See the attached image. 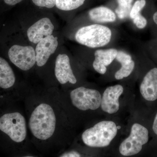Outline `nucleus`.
<instances>
[{
  "label": "nucleus",
  "instance_id": "f257e3e1",
  "mask_svg": "<svg viewBox=\"0 0 157 157\" xmlns=\"http://www.w3.org/2000/svg\"><path fill=\"white\" fill-rule=\"evenodd\" d=\"M29 135L37 154L55 157L68 143L67 114L59 90H29L23 101Z\"/></svg>",
  "mask_w": 157,
  "mask_h": 157
},
{
  "label": "nucleus",
  "instance_id": "f03ea898",
  "mask_svg": "<svg viewBox=\"0 0 157 157\" xmlns=\"http://www.w3.org/2000/svg\"><path fill=\"white\" fill-rule=\"evenodd\" d=\"M117 126L112 121L100 122L82 132L81 140L86 146L101 148L109 146L117 133Z\"/></svg>",
  "mask_w": 157,
  "mask_h": 157
},
{
  "label": "nucleus",
  "instance_id": "7ed1b4c3",
  "mask_svg": "<svg viewBox=\"0 0 157 157\" xmlns=\"http://www.w3.org/2000/svg\"><path fill=\"white\" fill-rule=\"evenodd\" d=\"M112 37V31L108 27L95 24L78 29L75 34V39L79 44L94 48L108 45Z\"/></svg>",
  "mask_w": 157,
  "mask_h": 157
},
{
  "label": "nucleus",
  "instance_id": "20e7f679",
  "mask_svg": "<svg viewBox=\"0 0 157 157\" xmlns=\"http://www.w3.org/2000/svg\"><path fill=\"white\" fill-rule=\"evenodd\" d=\"M69 99L73 107L82 112L96 110L101 105L100 93L97 90L84 86L72 90L69 94Z\"/></svg>",
  "mask_w": 157,
  "mask_h": 157
},
{
  "label": "nucleus",
  "instance_id": "39448f33",
  "mask_svg": "<svg viewBox=\"0 0 157 157\" xmlns=\"http://www.w3.org/2000/svg\"><path fill=\"white\" fill-rule=\"evenodd\" d=\"M149 140L148 130L138 123L132 126L129 137L122 142L119 147V151L122 155L130 157L139 153L143 146Z\"/></svg>",
  "mask_w": 157,
  "mask_h": 157
},
{
  "label": "nucleus",
  "instance_id": "423d86ee",
  "mask_svg": "<svg viewBox=\"0 0 157 157\" xmlns=\"http://www.w3.org/2000/svg\"><path fill=\"white\" fill-rule=\"evenodd\" d=\"M8 55L11 63L22 71L31 70L36 63V51L31 46L14 45L9 48Z\"/></svg>",
  "mask_w": 157,
  "mask_h": 157
},
{
  "label": "nucleus",
  "instance_id": "0eeeda50",
  "mask_svg": "<svg viewBox=\"0 0 157 157\" xmlns=\"http://www.w3.org/2000/svg\"><path fill=\"white\" fill-rule=\"evenodd\" d=\"M54 75L57 81L61 85L67 83L75 84L77 78L70 64V59L66 54H60L57 56L54 68Z\"/></svg>",
  "mask_w": 157,
  "mask_h": 157
},
{
  "label": "nucleus",
  "instance_id": "6e6552de",
  "mask_svg": "<svg viewBox=\"0 0 157 157\" xmlns=\"http://www.w3.org/2000/svg\"><path fill=\"white\" fill-rule=\"evenodd\" d=\"M123 92L124 88L121 85H116L106 88L101 98L102 110L109 114L117 112L120 108L119 99Z\"/></svg>",
  "mask_w": 157,
  "mask_h": 157
},
{
  "label": "nucleus",
  "instance_id": "1a4fd4ad",
  "mask_svg": "<svg viewBox=\"0 0 157 157\" xmlns=\"http://www.w3.org/2000/svg\"><path fill=\"white\" fill-rule=\"evenodd\" d=\"M58 46V38L53 35L48 36L39 41L35 49L37 66L42 67L45 65L51 56L55 52Z\"/></svg>",
  "mask_w": 157,
  "mask_h": 157
},
{
  "label": "nucleus",
  "instance_id": "9d476101",
  "mask_svg": "<svg viewBox=\"0 0 157 157\" xmlns=\"http://www.w3.org/2000/svg\"><path fill=\"white\" fill-rule=\"evenodd\" d=\"M54 27L50 18L44 17L31 25L27 32L30 42L37 44L42 39L52 35Z\"/></svg>",
  "mask_w": 157,
  "mask_h": 157
},
{
  "label": "nucleus",
  "instance_id": "9b49d317",
  "mask_svg": "<svg viewBox=\"0 0 157 157\" xmlns=\"http://www.w3.org/2000/svg\"><path fill=\"white\" fill-rule=\"evenodd\" d=\"M140 91L142 97L148 101L157 99V67L150 69L140 83Z\"/></svg>",
  "mask_w": 157,
  "mask_h": 157
},
{
  "label": "nucleus",
  "instance_id": "f8f14e48",
  "mask_svg": "<svg viewBox=\"0 0 157 157\" xmlns=\"http://www.w3.org/2000/svg\"><path fill=\"white\" fill-rule=\"evenodd\" d=\"M118 50L114 48L108 49H98L95 52V59L93 67L96 72L104 74L107 71V67L112 63L115 59Z\"/></svg>",
  "mask_w": 157,
  "mask_h": 157
},
{
  "label": "nucleus",
  "instance_id": "ddd939ff",
  "mask_svg": "<svg viewBox=\"0 0 157 157\" xmlns=\"http://www.w3.org/2000/svg\"><path fill=\"white\" fill-rule=\"evenodd\" d=\"M87 15L90 20L95 23H112L116 21V14L112 9L106 6L95 7L87 11Z\"/></svg>",
  "mask_w": 157,
  "mask_h": 157
},
{
  "label": "nucleus",
  "instance_id": "4468645a",
  "mask_svg": "<svg viewBox=\"0 0 157 157\" xmlns=\"http://www.w3.org/2000/svg\"><path fill=\"white\" fill-rule=\"evenodd\" d=\"M16 81L13 69L5 59L0 57V88L9 89L14 86Z\"/></svg>",
  "mask_w": 157,
  "mask_h": 157
},
{
  "label": "nucleus",
  "instance_id": "2eb2a0df",
  "mask_svg": "<svg viewBox=\"0 0 157 157\" xmlns=\"http://www.w3.org/2000/svg\"><path fill=\"white\" fill-rule=\"evenodd\" d=\"M90 0H56V8L63 12H72L80 9Z\"/></svg>",
  "mask_w": 157,
  "mask_h": 157
},
{
  "label": "nucleus",
  "instance_id": "dca6fc26",
  "mask_svg": "<svg viewBox=\"0 0 157 157\" xmlns=\"http://www.w3.org/2000/svg\"><path fill=\"white\" fill-rule=\"evenodd\" d=\"M116 6L114 13L119 19L123 20L130 17V12L134 3V0H115Z\"/></svg>",
  "mask_w": 157,
  "mask_h": 157
},
{
  "label": "nucleus",
  "instance_id": "f3484780",
  "mask_svg": "<svg viewBox=\"0 0 157 157\" xmlns=\"http://www.w3.org/2000/svg\"><path fill=\"white\" fill-rule=\"evenodd\" d=\"M121 65L120 69L116 72L114 76L117 80H121L131 75L135 69V62L132 59L131 61L121 64Z\"/></svg>",
  "mask_w": 157,
  "mask_h": 157
},
{
  "label": "nucleus",
  "instance_id": "a211bd4d",
  "mask_svg": "<svg viewBox=\"0 0 157 157\" xmlns=\"http://www.w3.org/2000/svg\"><path fill=\"white\" fill-rule=\"evenodd\" d=\"M146 5V0H136L134 2L130 14V18H134L137 14L141 13V11Z\"/></svg>",
  "mask_w": 157,
  "mask_h": 157
},
{
  "label": "nucleus",
  "instance_id": "6ab92c4d",
  "mask_svg": "<svg viewBox=\"0 0 157 157\" xmlns=\"http://www.w3.org/2000/svg\"><path fill=\"white\" fill-rule=\"evenodd\" d=\"M33 4L39 8L51 9L56 7V0H31Z\"/></svg>",
  "mask_w": 157,
  "mask_h": 157
},
{
  "label": "nucleus",
  "instance_id": "aec40b11",
  "mask_svg": "<svg viewBox=\"0 0 157 157\" xmlns=\"http://www.w3.org/2000/svg\"><path fill=\"white\" fill-rule=\"evenodd\" d=\"M132 20L135 26L140 29H144L147 24V20L141 13L136 15Z\"/></svg>",
  "mask_w": 157,
  "mask_h": 157
},
{
  "label": "nucleus",
  "instance_id": "412c9836",
  "mask_svg": "<svg viewBox=\"0 0 157 157\" xmlns=\"http://www.w3.org/2000/svg\"><path fill=\"white\" fill-rule=\"evenodd\" d=\"M115 59L121 64L131 61L132 60V57L130 55L121 50L118 51L117 54Z\"/></svg>",
  "mask_w": 157,
  "mask_h": 157
},
{
  "label": "nucleus",
  "instance_id": "4be33fe9",
  "mask_svg": "<svg viewBox=\"0 0 157 157\" xmlns=\"http://www.w3.org/2000/svg\"><path fill=\"white\" fill-rule=\"evenodd\" d=\"M55 157H82L81 153L76 150L64 151Z\"/></svg>",
  "mask_w": 157,
  "mask_h": 157
},
{
  "label": "nucleus",
  "instance_id": "5701e85b",
  "mask_svg": "<svg viewBox=\"0 0 157 157\" xmlns=\"http://www.w3.org/2000/svg\"><path fill=\"white\" fill-rule=\"evenodd\" d=\"M149 51L153 59L157 61V39L152 43L150 46Z\"/></svg>",
  "mask_w": 157,
  "mask_h": 157
},
{
  "label": "nucleus",
  "instance_id": "b1692460",
  "mask_svg": "<svg viewBox=\"0 0 157 157\" xmlns=\"http://www.w3.org/2000/svg\"><path fill=\"white\" fill-rule=\"evenodd\" d=\"M24 0H4L6 5L9 6H14L22 2Z\"/></svg>",
  "mask_w": 157,
  "mask_h": 157
},
{
  "label": "nucleus",
  "instance_id": "393cba45",
  "mask_svg": "<svg viewBox=\"0 0 157 157\" xmlns=\"http://www.w3.org/2000/svg\"><path fill=\"white\" fill-rule=\"evenodd\" d=\"M153 22V25L157 29V11L154 13L153 14L152 17Z\"/></svg>",
  "mask_w": 157,
  "mask_h": 157
},
{
  "label": "nucleus",
  "instance_id": "a878e982",
  "mask_svg": "<svg viewBox=\"0 0 157 157\" xmlns=\"http://www.w3.org/2000/svg\"><path fill=\"white\" fill-rule=\"evenodd\" d=\"M153 130L156 135H157V113L155 117L152 126Z\"/></svg>",
  "mask_w": 157,
  "mask_h": 157
}]
</instances>
